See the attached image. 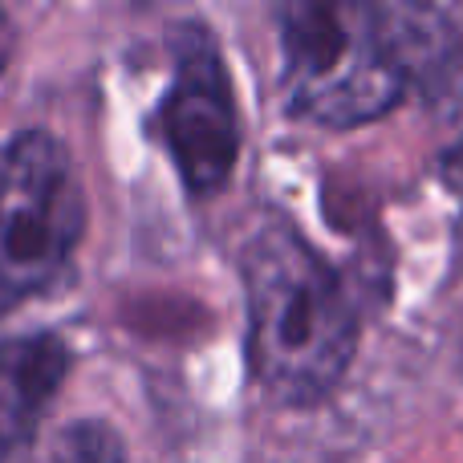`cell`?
Listing matches in <instances>:
<instances>
[{
  "label": "cell",
  "mask_w": 463,
  "mask_h": 463,
  "mask_svg": "<svg viewBox=\"0 0 463 463\" xmlns=\"http://www.w3.org/2000/svg\"><path fill=\"white\" fill-rule=\"evenodd\" d=\"M86 236V192L70 146L41 127L0 146V317L70 277Z\"/></svg>",
  "instance_id": "cell-3"
},
{
  "label": "cell",
  "mask_w": 463,
  "mask_h": 463,
  "mask_svg": "<svg viewBox=\"0 0 463 463\" xmlns=\"http://www.w3.org/2000/svg\"><path fill=\"white\" fill-rule=\"evenodd\" d=\"M57 456H65V463H127L122 439L98 419H81L57 443Z\"/></svg>",
  "instance_id": "cell-6"
},
{
  "label": "cell",
  "mask_w": 463,
  "mask_h": 463,
  "mask_svg": "<svg viewBox=\"0 0 463 463\" xmlns=\"http://www.w3.org/2000/svg\"><path fill=\"white\" fill-rule=\"evenodd\" d=\"M70 362V345L49 329L0 342V463H21L33 451Z\"/></svg>",
  "instance_id": "cell-5"
},
{
  "label": "cell",
  "mask_w": 463,
  "mask_h": 463,
  "mask_svg": "<svg viewBox=\"0 0 463 463\" xmlns=\"http://www.w3.org/2000/svg\"><path fill=\"white\" fill-rule=\"evenodd\" d=\"M175 78L159 102V138L195 200H212L240 155V110L224 53L203 21H179L171 37Z\"/></svg>",
  "instance_id": "cell-4"
},
{
  "label": "cell",
  "mask_w": 463,
  "mask_h": 463,
  "mask_svg": "<svg viewBox=\"0 0 463 463\" xmlns=\"http://www.w3.org/2000/svg\"><path fill=\"white\" fill-rule=\"evenodd\" d=\"M277 24L288 114L345 130L399 106L411 70L391 8L285 5L277 8Z\"/></svg>",
  "instance_id": "cell-2"
},
{
  "label": "cell",
  "mask_w": 463,
  "mask_h": 463,
  "mask_svg": "<svg viewBox=\"0 0 463 463\" xmlns=\"http://www.w3.org/2000/svg\"><path fill=\"white\" fill-rule=\"evenodd\" d=\"M248 366L285 407L321 402L358 350V313L337 269L288 220L269 216L240 252Z\"/></svg>",
  "instance_id": "cell-1"
}]
</instances>
